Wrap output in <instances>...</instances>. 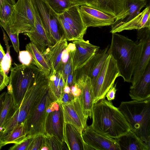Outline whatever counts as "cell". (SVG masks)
<instances>
[{
    "mask_svg": "<svg viewBox=\"0 0 150 150\" xmlns=\"http://www.w3.org/2000/svg\"><path fill=\"white\" fill-rule=\"evenodd\" d=\"M25 47L31 55L32 64L48 78L51 72V67L43 53L31 42L27 44Z\"/></svg>",
    "mask_w": 150,
    "mask_h": 150,
    "instance_id": "484cf974",
    "label": "cell"
},
{
    "mask_svg": "<svg viewBox=\"0 0 150 150\" xmlns=\"http://www.w3.org/2000/svg\"><path fill=\"white\" fill-rule=\"evenodd\" d=\"M90 126L96 132L116 139L130 129L124 116L118 108L105 98L94 103Z\"/></svg>",
    "mask_w": 150,
    "mask_h": 150,
    "instance_id": "6da1fadb",
    "label": "cell"
},
{
    "mask_svg": "<svg viewBox=\"0 0 150 150\" xmlns=\"http://www.w3.org/2000/svg\"><path fill=\"white\" fill-rule=\"evenodd\" d=\"M33 12L34 26L30 31L24 33L43 53L49 46L52 45L49 40L36 6L32 0H28Z\"/></svg>",
    "mask_w": 150,
    "mask_h": 150,
    "instance_id": "9a60e30c",
    "label": "cell"
},
{
    "mask_svg": "<svg viewBox=\"0 0 150 150\" xmlns=\"http://www.w3.org/2000/svg\"><path fill=\"white\" fill-rule=\"evenodd\" d=\"M34 17L28 0H18L7 23L13 33L29 32L33 27Z\"/></svg>",
    "mask_w": 150,
    "mask_h": 150,
    "instance_id": "52a82bcc",
    "label": "cell"
},
{
    "mask_svg": "<svg viewBox=\"0 0 150 150\" xmlns=\"http://www.w3.org/2000/svg\"><path fill=\"white\" fill-rule=\"evenodd\" d=\"M5 54V53L3 49V48L0 43V70H2L1 67V63Z\"/></svg>",
    "mask_w": 150,
    "mask_h": 150,
    "instance_id": "bcb514c9",
    "label": "cell"
},
{
    "mask_svg": "<svg viewBox=\"0 0 150 150\" xmlns=\"http://www.w3.org/2000/svg\"><path fill=\"white\" fill-rule=\"evenodd\" d=\"M27 137L25 121L18 124L2 139L4 146L10 144H18Z\"/></svg>",
    "mask_w": 150,
    "mask_h": 150,
    "instance_id": "4316f807",
    "label": "cell"
},
{
    "mask_svg": "<svg viewBox=\"0 0 150 150\" xmlns=\"http://www.w3.org/2000/svg\"><path fill=\"white\" fill-rule=\"evenodd\" d=\"M15 5L4 1L0 6V21L5 23L8 21Z\"/></svg>",
    "mask_w": 150,
    "mask_h": 150,
    "instance_id": "d6a6232c",
    "label": "cell"
},
{
    "mask_svg": "<svg viewBox=\"0 0 150 150\" xmlns=\"http://www.w3.org/2000/svg\"><path fill=\"white\" fill-rule=\"evenodd\" d=\"M129 95L132 100L137 101L150 98V63L139 81L130 86Z\"/></svg>",
    "mask_w": 150,
    "mask_h": 150,
    "instance_id": "7402d4cb",
    "label": "cell"
},
{
    "mask_svg": "<svg viewBox=\"0 0 150 150\" xmlns=\"http://www.w3.org/2000/svg\"><path fill=\"white\" fill-rule=\"evenodd\" d=\"M115 139L120 150H149L144 143L131 129Z\"/></svg>",
    "mask_w": 150,
    "mask_h": 150,
    "instance_id": "d4e9b609",
    "label": "cell"
},
{
    "mask_svg": "<svg viewBox=\"0 0 150 150\" xmlns=\"http://www.w3.org/2000/svg\"><path fill=\"white\" fill-rule=\"evenodd\" d=\"M137 36L139 40L138 59L131 78V87L139 81L150 63V28L145 27L138 30Z\"/></svg>",
    "mask_w": 150,
    "mask_h": 150,
    "instance_id": "30bf717a",
    "label": "cell"
},
{
    "mask_svg": "<svg viewBox=\"0 0 150 150\" xmlns=\"http://www.w3.org/2000/svg\"><path fill=\"white\" fill-rule=\"evenodd\" d=\"M57 16L63 34L67 41L83 39L87 28L82 21L79 6L73 5Z\"/></svg>",
    "mask_w": 150,
    "mask_h": 150,
    "instance_id": "8992f818",
    "label": "cell"
},
{
    "mask_svg": "<svg viewBox=\"0 0 150 150\" xmlns=\"http://www.w3.org/2000/svg\"><path fill=\"white\" fill-rule=\"evenodd\" d=\"M134 132L150 150V98L123 101L118 108Z\"/></svg>",
    "mask_w": 150,
    "mask_h": 150,
    "instance_id": "3957f363",
    "label": "cell"
},
{
    "mask_svg": "<svg viewBox=\"0 0 150 150\" xmlns=\"http://www.w3.org/2000/svg\"><path fill=\"white\" fill-rule=\"evenodd\" d=\"M37 8L48 38L52 45L62 37L63 33L57 14L45 0H32Z\"/></svg>",
    "mask_w": 150,
    "mask_h": 150,
    "instance_id": "9c48e42d",
    "label": "cell"
},
{
    "mask_svg": "<svg viewBox=\"0 0 150 150\" xmlns=\"http://www.w3.org/2000/svg\"><path fill=\"white\" fill-rule=\"evenodd\" d=\"M70 88L71 92L75 98L78 97L80 95L81 91L78 86L77 83H76Z\"/></svg>",
    "mask_w": 150,
    "mask_h": 150,
    "instance_id": "ee69618b",
    "label": "cell"
},
{
    "mask_svg": "<svg viewBox=\"0 0 150 150\" xmlns=\"http://www.w3.org/2000/svg\"><path fill=\"white\" fill-rule=\"evenodd\" d=\"M76 83L75 72L74 68L68 75L65 84L70 87Z\"/></svg>",
    "mask_w": 150,
    "mask_h": 150,
    "instance_id": "b9f144b4",
    "label": "cell"
},
{
    "mask_svg": "<svg viewBox=\"0 0 150 150\" xmlns=\"http://www.w3.org/2000/svg\"><path fill=\"white\" fill-rule=\"evenodd\" d=\"M147 2V6L150 5V0H146Z\"/></svg>",
    "mask_w": 150,
    "mask_h": 150,
    "instance_id": "f5cc1de1",
    "label": "cell"
},
{
    "mask_svg": "<svg viewBox=\"0 0 150 150\" xmlns=\"http://www.w3.org/2000/svg\"><path fill=\"white\" fill-rule=\"evenodd\" d=\"M127 1L88 0L86 5L111 15L115 18L126 9Z\"/></svg>",
    "mask_w": 150,
    "mask_h": 150,
    "instance_id": "ffe728a7",
    "label": "cell"
},
{
    "mask_svg": "<svg viewBox=\"0 0 150 150\" xmlns=\"http://www.w3.org/2000/svg\"><path fill=\"white\" fill-rule=\"evenodd\" d=\"M7 1L12 5H15L16 3L15 0H0V6L4 1Z\"/></svg>",
    "mask_w": 150,
    "mask_h": 150,
    "instance_id": "681fc988",
    "label": "cell"
},
{
    "mask_svg": "<svg viewBox=\"0 0 150 150\" xmlns=\"http://www.w3.org/2000/svg\"><path fill=\"white\" fill-rule=\"evenodd\" d=\"M3 33L4 40L6 47V52L4 56L1 63L2 69L6 74L8 75L11 67L12 59L10 55V46L8 44L9 39L5 32L2 30Z\"/></svg>",
    "mask_w": 150,
    "mask_h": 150,
    "instance_id": "1f68e13d",
    "label": "cell"
},
{
    "mask_svg": "<svg viewBox=\"0 0 150 150\" xmlns=\"http://www.w3.org/2000/svg\"><path fill=\"white\" fill-rule=\"evenodd\" d=\"M112 34L108 50L116 61L120 76L130 83L137 62L138 43L117 33Z\"/></svg>",
    "mask_w": 150,
    "mask_h": 150,
    "instance_id": "7a4b0ae2",
    "label": "cell"
},
{
    "mask_svg": "<svg viewBox=\"0 0 150 150\" xmlns=\"http://www.w3.org/2000/svg\"><path fill=\"white\" fill-rule=\"evenodd\" d=\"M59 104L58 108L50 112L47 115L45 122L44 135L55 136L61 142H63L64 121L62 105Z\"/></svg>",
    "mask_w": 150,
    "mask_h": 150,
    "instance_id": "ac0fdd59",
    "label": "cell"
},
{
    "mask_svg": "<svg viewBox=\"0 0 150 150\" xmlns=\"http://www.w3.org/2000/svg\"><path fill=\"white\" fill-rule=\"evenodd\" d=\"M19 59L23 64L28 65L32 64V58L30 52L28 51H19Z\"/></svg>",
    "mask_w": 150,
    "mask_h": 150,
    "instance_id": "74e56055",
    "label": "cell"
},
{
    "mask_svg": "<svg viewBox=\"0 0 150 150\" xmlns=\"http://www.w3.org/2000/svg\"><path fill=\"white\" fill-rule=\"evenodd\" d=\"M3 146H4V145L3 143V141L1 137L0 136V150Z\"/></svg>",
    "mask_w": 150,
    "mask_h": 150,
    "instance_id": "f907efd6",
    "label": "cell"
},
{
    "mask_svg": "<svg viewBox=\"0 0 150 150\" xmlns=\"http://www.w3.org/2000/svg\"><path fill=\"white\" fill-rule=\"evenodd\" d=\"M85 143L90 150H120L115 139L107 137L95 131L87 126L82 134Z\"/></svg>",
    "mask_w": 150,
    "mask_h": 150,
    "instance_id": "4fadbf2b",
    "label": "cell"
},
{
    "mask_svg": "<svg viewBox=\"0 0 150 150\" xmlns=\"http://www.w3.org/2000/svg\"><path fill=\"white\" fill-rule=\"evenodd\" d=\"M61 104L64 122L72 125L82 135L87 126V119L84 116L79 97L71 103Z\"/></svg>",
    "mask_w": 150,
    "mask_h": 150,
    "instance_id": "7c38bea8",
    "label": "cell"
},
{
    "mask_svg": "<svg viewBox=\"0 0 150 150\" xmlns=\"http://www.w3.org/2000/svg\"><path fill=\"white\" fill-rule=\"evenodd\" d=\"M76 83L81 91L79 96L85 117L91 118L94 103L93 88L90 78L83 75L77 80Z\"/></svg>",
    "mask_w": 150,
    "mask_h": 150,
    "instance_id": "e0dca14e",
    "label": "cell"
},
{
    "mask_svg": "<svg viewBox=\"0 0 150 150\" xmlns=\"http://www.w3.org/2000/svg\"><path fill=\"white\" fill-rule=\"evenodd\" d=\"M56 101L47 88L30 110L25 121L27 136L34 137L45 134V124L47 116V109L53 102Z\"/></svg>",
    "mask_w": 150,
    "mask_h": 150,
    "instance_id": "5b68a950",
    "label": "cell"
},
{
    "mask_svg": "<svg viewBox=\"0 0 150 150\" xmlns=\"http://www.w3.org/2000/svg\"><path fill=\"white\" fill-rule=\"evenodd\" d=\"M60 73L61 71L57 72L51 71L47 78L49 89L57 101L60 100L61 99L59 90Z\"/></svg>",
    "mask_w": 150,
    "mask_h": 150,
    "instance_id": "f1b7e54d",
    "label": "cell"
},
{
    "mask_svg": "<svg viewBox=\"0 0 150 150\" xmlns=\"http://www.w3.org/2000/svg\"><path fill=\"white\" fill-rule=\"evenodd\" d=\"M79 12L84 26L88 27L111 25L115 17L86 5L79 6Z\"/></svg>",
    "mask_w": 150,
    "mask_h": 150,
    "instance_id": "5bb4252c",
    "label": "cell"
},
{
    "mask_svg": "<svg viewBox=\"0 0 150 150\" xmlns=\"http://www.w3.org/2000/svg\"><path fill=\"white\" fill-rule=\"evenodd\" d=\"M75 97L71 92L69 93H64L61 100L57 102L60 104H66L73 101Z\"/></svg>",
    "mask_w": 150,
    "mask_h": 150,
    "instance_id": "ab89813d",
    "label": "cell"
},
{
    "mask_svg": "<svg viewBox=\"0 0 150 150\" xmlns=\"http://www.w3.org/2000/svg\"><path fill=\"white\" fill-rule=\"evenodd\" d=\"M45 144L44 135L39 134L34 136L28 150H40Z\"/></svg>",
    "mask_w": 150,
    "mask_h": 150,
    "instance_id": "e575fe53",
    "label": "cell"
},
{
    "mask_svg": "<svg viewBox=\"0 0 150 150\" xmlns=\"http://www.w3.org/2000/svg\"><path fill=\"white\" fill-rule=\"evenodd\" d=\"M15 111L12 94L6 92L4 102L0 110V136L4 124L13 114Z\"/></svg>",
    "mask_w": 150,
    "mask_h": 150,
    "instance_id": "83f0119b",
    "label": "cell"
},
{
    "mask_svg": "<svg viewBox=\"0 0 150 150\" xmlns=\"http://www.w3.org/2000/svg\"><path fill=\"white\" fill-rule=\"evenodd\" d=\"M6 93L4 92L0 95V110L4 102Z\"/></svg>",
    "mask_w": 150,
    "mask_h": 150,
    "instance_id": "7dc6e473",
    "label": "cell"
},
{
    "mask_svg": "<svg viewBox=\"0 0 150 150\" xmlns=\"http://www.w3.org/2000/svg\"><path fill=\"white\" fill-rule=\"evenodd\" d=\"M64 35L61 39L54 45L48 46L43 52L51 67V71H60L62 53L68 45L67 42Z\"/></svg>",
    "mask_w": 150,
    "mask_h": 150,
    "instance_id": "44dd1931",
    "label": "cell"
},
{
    "mask_svg": "<svg viewBox=\"0 0 150 150\" xmlns=\"http://www.w3.org/2000/svg\"><path fill=\"white\" fill-rule=\"evenodd\" d=\"M147 6L146 0H127L126 9L115 18L111 25L110 33H112L116 29L137 16L142 9Z\"/></svg>",
    "mask_w": 150,
    "mask_h": 150,
    "instance_id": "d6986e66",
    "label": "cell"
},
{
    "mask_svg": "<svg viewBox=\"0 0 150 150\" xmlns=\"http://www.w3.org/2000/svg\"><path fill=\"white\" fill-rule=\"evenodd\" d=\"M52 10L57 14L64 12L74 5L70 0H45Z\"/></svg>",
    "mask_w": 150,
    "mask_h": 150,
    "instance_id": "4dcf8cb0",
    "label": "cell"
},
{
    "mask_svg": "<svg viewBox=\"0 0 150 150\" xmlns=\"http://www.w3.org/2000/svg\"><path fill=\"white\" fill-rule=\"evenodd\" d=\"M71 92V91L70 87L67 84H65L64 88V93H69Z\"/></svg>",
    "mask_w": 150,
    "mask_h": 150,
    "instance_id": "c3c4849f",
    "label": "cell"
},
{
    "mask_svg": "<svg viewBox=\"0 0 150 150\" xmlns=\"http://www.w3.org/2000/svg\"><path fill=\"white\" fill-rule=\"evenodd\" d=\"M75 49L72 52V59L75 71L85 65L99 49V46L91 44L83 39L72 41Z\"/></svg>",
    "mask_w": 150,
    "mask_h": 150,
    "instance_id": "2e32d148",
    "label": "cell"
},
{
    "mask_svg": "<svg viewBox=\"0 0 150 150\" xmlns=\"http://www.w3.org/2000/svg\"><path fill=\"white\" fill-rule=\"evenodd\" d=\"M116 84L111 86L106 95L108 100L111 101L115 99L116 92L117 90L116 89Z\"/></svg>",
    "mask_w": 150,
    "mask_h": 150,
    "instance_id": "7bdbcfd3",
    "label": "cell"
},
{
    "mask_svg": "<svg viewBox=\"0 0 150 150\" xmlns=\"http://www.w3.org/2000/svg\"><path fill=\"white\" fill-rule=\"evenodd\" d=\"M10 69L7 92L12 94L15 111L20 105L28 89L35 81L39 70L33 64H16Z\"/></svg>",
    "mask_w": 150,
    "mask_h": 150,
    "instance_id": "277c9868",
    "label": "cell"
},
{
    "mask_svg": "<svg viewBox=\"0 0 150 150\" xmlns=\"http://www.w3.org/2000/svg\"><path fill=\"white\" fill-rule=\"evenodd\" d=\"M109 47L108 45L99 49L85 65L75 71L76 81L81 75H85L90 78L92 87L94 86L108 55Z\"/></svg>",
    "mask_w": 150,
    "mask_h": 150,
    "instance_id": "8fae6325",
    "label": "cell"
},
{
    "mask_svg": "<svg viewBox=\"0 0 150 150\" xmlns=\"http://www.w3.org/2000/svg\"><path fill=\"white\" fill-rule=\"evenodd\" d=\"M0 25L6 32L12 43L14 49L17 53L19 51V43L18 38L19 33H13L7 24L0 21Z\"/></svg>",
    "mask_w": 150,
    "mask_h": 150,
    "instance_id": "836d02e7",
    "label": "cell"
},
{
    "mask_svg": "<svg viewBox=\"0 0 150 150\" xmlns=\"http://www.w3.org/2000/svg\"><path fill=\"white\" fill-rule=\"evenodd\" d=\"M9 77L5 74L3 70H0V91L8 84Z\"/></svg>",
    "mask_w": 150,
    "mask_h": 150,
    "instance_id": "f35d334b",
    "label": "cell"
},
{
    "mask_svg": "<svg viewBox=\"0 0 150 150\" xmlns=\"http://www.w3.org/2000/svg\"><path fill=\"white\" fill-rule=\"evenodd\" d=\"M63 136L69 150H90L84 142L82 135L71 124L64 122Z\"/></svg>",
    "mask_w": 150,
    "mask_h": 150,
    "instance_id": "603a6c76",
    "label": "cell"
},
{
    "mask_svg": "<svg viewBox=\"0 0 150 150\" xmlns=\"http://www.w3.org/2000/svg\"><path fill=\"white\" fill-rule=\"evenodd\" d=\"M45 144L49 150H69L64 142H61L57 137L54 135H44Z\"/></svg>",
    "mask_w": 150,
    "mask_h": 150,
    "instance_id": "f546056e",
    "label": "cell"
},
{
    "mask_svg": "<svg viewBox=\"0 0 150 150\" xmlns=\"http://www.w3.org/2000/svg\"><path fill=\"white\" fill-rule=\"evenodd\" d=\"M26 138L21 142L15 144L11 147L9 150H28L33 137L27 136Z\"/></svg>",
    "mask_w": 150,
    "mask_h": 150,
    "instance_id": "8d00e7d4",
    "label": "cell"
},
{
    "mask_svg": "<svg viewBox=\"0 0 150 150\" xmlns=\"http://www.w3.org/2000/svg\"><path fill=\"white\" fill-rule=\"evenodd\" d=\"M40 150H49L48 147L45 146H43L41 148Z\"/></svg>",
    "mask_w": 150,
    "mask_h": 150,
    "instance_id": "816d5d0a",
    "label": "cell"
},
{
    "mask_svg": "<svg viewBox=\"0 0 150 150\" xmlns=\"http://www.w3.org/2000/svg\"><path fill=\"white\" fill-rule=\"evenodd\" d=\"M71 52L73 51L70 50L67 46L63 51L61 57V67L60 71L61 70L63 66L68 60Z\"/></svg>",
    "mask_w": 150,
    "mask_h": 150,
    "instance_id": "60d3db41",
    "label": "cell"
},
{
    "mask_svg": "<svg viewBox=\"0 0 150 150\" xmlns=\"http://www.w3.org/2000/svg\"><path fill=\"white\" fill-rule=\"evenodd\" d=\"M74 5L80 6L83 5H86L88 0H70Z\"/></svg>",
    "mask_w": 150,
    "mask_h": 150,
    "instance_id": "f6af8a7d",
    "label": "cell"
},
{
    "mask_svg": "<svg viewBox=\"0 0 150 150\" xmlns=\"http://www.w3.org/2000/svg\"><path fill=\"white\" fill-rule=\"evenodd\" d=\"M150 13L149 5L146 6L142 12L132 19L116 29L112 33H119L124 30H138L145 27L150 28Z\"/></svg>",
    "mask_w": 150,
    "mask_h": 150,
    "instance_id": "cb8c5ba5",
    "label": "cell"
},
{
    "mask_svg": "<svg viewBox=\"0 0 150 150\" xmlns=\"http://www.w3.org/2000/svg\"><path fill=\"white\" fill-rule=\"evenodd\" d=\"M72 52H71L68 60L64 64L60 70L62 71L63 77L65 84L66 83L67 77L68 75L73 69L74 68L72 59Z\"/></svg>",
    "mask_w": 150,
    "mask_h": 150,
    "instance_id": "d590c367",
    "label": "cell"
},
{
    "mask_svg": "<svg viewBox=\"0 0 150 150\" xmlns=\"http://www.w3.org/2000/svg\"><path fill=\"white\" fill-rule=\"evenodd\" d=\"M101 71L96 82L92 87L94 103L105 99L107 93L114 84L116 78L120 76L116 61L109 52Z\"/></svg>",
    "mask_w": 150,
    "mask_h": 150,
    "instance_id": "ba28073f",
    "label": "cell"
}]
</instances>
